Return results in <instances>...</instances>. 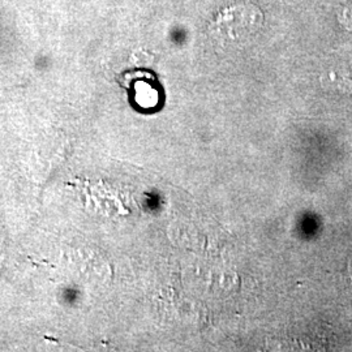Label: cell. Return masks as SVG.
Segmentation results:
<instances>
[{"instance_id":"1","label":"cell","mask_w":352,"mask_h":352,"mask_svg":"<svg viewBox=\"0 0 352 352\" xmlns=\"http://www.w3.org/2000/svg\"><path fill=\"white\" fill-rule=\"evenodd\" d=\"M263 13L248 4H236L222 10L210 25V34L225 43H241L258 34Z\"/></svg>"}]
</instances>
